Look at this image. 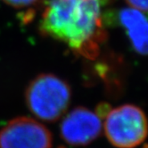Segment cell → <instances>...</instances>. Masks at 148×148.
Listing matches in <instances>:
<instances>
[{"label":"cell","mask_w":148,"mask_h":148,"mask_svg":"<svg viewBox=\"0 0 148 148\" xmlns=\"http://www.w3.org/2000/svg\"><path fill=\"white\" fill-rule=\"evenodd\" d=\"M105 1L50 0L42 12L39 30L76 54L96 59L107 37L102 14Z\"/></svg>","instance_id":"cell-1"},{"label":"cell","mask_w":148,"mask_h":148,"mask_svg":"<svg viewBox=\"0 0 148 148\" xmlns=\"http://www.w3.org/2000/svg\"><path fill=\"white\" fill-rule=\"evenodd\" d=\"M71 88L65 81L53 74H40L35 77L25 92L26 104L38 119L53 123L68 109Z\"/></svg>","instance_id":"cell-2"},{"label":"cell","mask_w":148,"mask_h":148,"mask_svg":"<svg viewBox=\"0 0 148 148\" xmlns=\"http://www.w3.org/2000/svg\"><path fill=\"white\" fill-rule=\"evenodd\" d=\"M104 132L109 142L117 148H134L146 138L145 113L138 106L123 105L110 109L105 115Z\"/></svg>","instance_id":"cell-3"},{"label":"cell","mask_w":148,"mask_h":148,"mask_svg":"<svg viewBox=\"0 0 148 148\" xmlns=\"http://www.w3.org/2000/svg\"><path fill=\"white\" fill-rule=\"evenodd\" d=\"M52 134L31 117H17L0 130V148H52Z\"/></svg>","instance_id":"cell-4"},{"label":"cell","mask_w":148,"mask_h":148,"mask_svg":"<svg viewBox=\"0 0 148 148\" xmlns=\"http://www.w3.org/2000/svg\"><path fill=\"white\" fill-rule=\"evenodd\" d=\"M101 117L86 107H76L67 114L60 126L62 138L71 145H86L102 132Z\"/></svg>","instance_id":"cell-5"},{"label":"cell","mask_w":148,"mask_h":148,"mask_svg":"<svg viewBox=\"0 0 148 148\" xmlns=\"http://www.w3.org/2000/svg\"><path fill=\"white\" fill-rule=\"evenodd\" d=\"M145 13L135 8H124L120 12V22L126 31L130 44L140 55L147 53V20Z\"/></svg>","instance_id":"cell-6"},{"label":"cell","mask_w":148,"mask_h":148,"mask_svg":"<svg viewBox=\"0 0 148 148\" xmlns=\"http://www.w3.org/2000/svg\"><path fill=\"white\" fill-rule=\"evenodd\" d=\"M8 5L16 9L32 8L40 0H3Z\"/></svg>","instance_id":"cell-7"},{"label":"cell","mask_w":148,"mask_h":148,"mask_svg":"<svg viewBox=\"0 0 148 148\" xmlns=\"http://www.w3.org/2000/svg\"><path fill=\"white\" fill-rule=\"evenodd\" d=\"M127 3L132 7L138 9L144 13H146L148 7V0H126Z\"/></svg>","instance_id":"cell-8"},{"label":"cell","mask_w":148,"mask_h":148,"mask_svg":"<svg viewBox=\"0 0 148 148\" xmlns=\"http://www.w3.org/2000/svg\"><path fill=\"white\" fill-rule=\"evenodd\" d=\"M144 148H146V145H145V146H144Z\"/></svg>","instance_id":"cell-9"}]
</instances>
